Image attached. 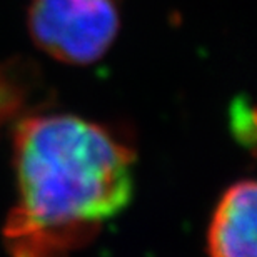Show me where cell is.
<instances>
[{
  "label": "cell",
  "instance_id": "obj_1",
  "mask_svg": "<svg viewBox=\"0 0 257 257\" xmlns=\"http://www.w3.org/2000/svg\"><path fill=\"white\" fill-rule=\"evenodd\" d=\"M14 162L19 197L4 229L12 257H64L132 199L131 149L80 117L24 120Z\"/></svg>",
  "mask_w": 257,
  "mask_h": 257
},
{
  "label": "cell",
  "instance_id": "obj_3",
  "mask_svg": "<svg viewBox=\"0 0 257 257\" xmlns=\"http://www.w3.org/2000/svg\"><path fill=\"white\" fill-rule=\"evenodd\" d=\"M254 181H240L222 195L209 225L210 257H255V199Z\"/></svg>",
  "mask_w": 257,
  "mask_h": 257
},
{
  "label": "cell",
  "instance_id": "obj_2",
  "mask_svg": "<svg viewBox=\"0 0 257 257\" xmlns=\"http://www.w3.org/2000/svg\"><path fill=\"white\" fill-rule=\"evenodd\" d=\"M119 29V0H32L29 9L34 44L70 65H89L104 57Z\"/></svg>",
  "mask_w": 257,
  "mask_h": 257
},
{
  "label": "cell",
  "instance_id": "obj_4",
  "mask_svg": "<svg viewBox=\"0 0 257 257\" xmlns=\"http://www.w3.org/2000/svg\"><path fill=\"white\" fill-rule=\"evenodd\" d=\"M252 107H249L245 104V100H237L232 105V127L234 134L237 137H240L242 144L247 146H254V117L249 120H245V117L249 114H252Z\"/></svg>",
  "mask_w": 257,
  "mask_h": 257
}]
</instances>
